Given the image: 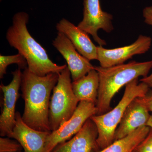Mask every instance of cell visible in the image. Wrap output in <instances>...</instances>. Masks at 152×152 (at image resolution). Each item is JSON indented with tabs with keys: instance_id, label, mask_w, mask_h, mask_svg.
I'll use <instances>...</instances> for the list:
<instances>
[{
	"instance_id": "1",
	"label": "cell",
	"mask_w": 152,
	"mask_h": 152,
	"mask_svg": "<svg viewBox=\"0 0 152 152\" xmlns=\"http://www.w3.org/2000/svg\"><path fill=\"white\" fill-rule=\"evenodd\" d=\"M58 77L57 73L38 76L28 68L22 72L21 90L25 107L22 118L30 127L51 132L49 122L50 99Z\"/></svg>"
},
{
	"instance_id": "2",
	"label": "cell",
	"mask_w": 152,
	"mask_h": 152,
	"mask_svg": "<svg viewBox=\"0 0 152 152\" xmlns=\"http://www.w3.org/2000/svg\"><path fill=\"white\" fill-rule=\"evenodd\" d=\"M29 19L28 14L25 12H18L14 15L12 24L6 34L9 45L24 57L28 69L35 75L45 76L51 73H59L67 66L58 65L50 59L46 50L28 30Z\"/></svg>"
},
{
	"instance_id": "3",
	"label": "cell",
	"mask_w": 152,
	"mask_h": 152,
	"mask_svg": "<svg viewBox=\"0 0 152 152\" xmlns=\"http://www.w3.org/2000/svg\"><path fill=\"white\" fill-rule=\"evenodd\" d=\"M152 69V60L143 62L132 61L110 67L95 66L99 78L96 115L110 111L112 99L116 94L135 79L148 76Z\"/></svg>"
},
{
	"instance_id": "4",
	"label": "cell",
	"mask_w": 152,
	"mask_h": 152,
	"mask_svg": "<svg viewBox=\"0 0 152 152\" xmlns=\"http://www.w3.org/2000/svg\"><path fill=\"white\" fill-rule=\"evenodd\" d=\"M150 91L148 86L136 79L125 86L121 99L114 108L101 115H95L91 119L97 128L98 135L96 141V151L105 148L114 141V134L125 111L132 101L142 97Z\"/></svg>"
},
{
	"instance_id": "5",
	"label": "cell",
	"mask_w": 152,
	"mask_h": 152,
	"mask_svg": "<svg viewBox=\"0 0 152 152\" xmlns=\"http://www.w3.org/2000/svg\"><path fill=\"white\" fill-rule=\"evenodd\" d=\"M58 76L50 102L49 122L51 132L70 118L80 102L74 94L67 66L58 73Z\"/></svg>"
},
{
	"instance_id": "6",
	"label": "cell",
	"mask_w": 152,
	"mask_h": 152,
	"mask_svg": "<svg viewBox=\"0 0 152 152\" xmlns=\"http://www.w3.org/2000/svg\"><path fill=\"white\" fill-rule=\"evenodd\" d=\"M97 113L96 104L86 101L80 102L70 118L48 136L45 152H52L58 145L75 136L80 130L87 120Z\"/></svg>"
},
{
	"instance_id": "7",
	"label": "cell",
	"mask_w": 152,
	"mask_h": 152,
	"mask_svg": "<svg viewBox=\"0 0 152 152\" xmlns=\"http://www.w3.org/2000/svg\"><path fill=\"white\" fill-rule=\"evenodd\" d=\"M83 19L77 26L92 36L94 40L100 46L106 45L105 41L99 37L98 31L102 29L110 33L114 29L111 14L103 11L100 0H83Z\"/></svg>"
},
{
	"instance_id": "8",
	"label": "cell",
	"mask_w": 152,
	"mask_h": 152,
	"mask_svg": "<svg viewBox=\"0 0 152 152\" xmlns=\"http://www.w3.org/2000/svg\"><path fill=\"white\" fill-rule=\"evenodd\" d=\"M13 78L9 84L5 86L1 83V89L4 94V104L0 116V135L9 137L13 131L16 124V105L20 96L19 89L21 87L22 72L18 69L12 72Z\"/></svg>"
},
{
	"instance_id": "9",
	"label": "cell",
	"mask_w": 152,
	"mask_h": 152,
	"mask_svg": "<svg viewBox=\"0 0 152 152\" xmlns=\"http://www.w3.org/2000/svg\"><path fill=\"white\" fill-rule=\"evenodd\" d=\"M151 44V38L140 35L134 42L126 46L108 49L99 46H97V60L102 67L122 64L135 55L146 53Z\"/></svg>"
},
{
	"instance_id": "10",
	"label": "cell",
	"mask_w": 152,
	"mask_h": 152,
	"mask_svg": "<svg viewBox=\"0 0 152 152\" xmlns=\"http://www.w3.org/2000/svg\"><path fill=\"white\" fill-rule=\"evenodd\" d=\"M52 45L66 61L73 81L80 78L95 69L89 60L77 50L71 41L63 33L58 32Z\"/></svg>"
},
{
	"instance_id": "11",
	"label": "cell",
	"mask_w": 152,
	"mask_h": 152,
	"mask_svg": "<svg viewBox=\"0 0 152 152\" xmlns=\"http://www.w3.org/2000/svg\"><path fill=\"white\" fill-rule=\"evenodd\" d=\"M16 124L9 138H13L21 145L23 151L45 152L47 137L51 132L37 130L26 124L18 112L16 114Z\"/></svg>"
},
{
	"instance_id": "12",
	"label": "cell",
	"mask_w": 152,
	"mask_h": 152,
	"mask_svg": "<svg viewBox=\"0 0 152 152\" xmlns=\"http://www.w3.org/2000/svg\"><path fill=\"white\" fill-rule=\"evenodd\" d=\"M137 98L132 101L125 111L114 134V141L119 140L142 127L147 126L151 115Z\"/></svg>"
},
{
	"instance_id": "13",
	"label": "cell",
	"mask_w": 152,
	"mask_h": 152,
	"mask_svg": "<svg viewBox=\"0 0 152 152\" xmlns=\"http://www.w3.org/2000/svg\"><path fill=\"white\" fill-rule=\"evenodd\" d=\"M98 135L96 126L90 118L72 138L58 145L52 152H95Z\"/></svg>"
},
{
	"instance_id": "14",
	"label": "cell",
	"mask_w": 152,
	"mask_h": 152,
	"mask_svg": "<svg viewBox=\"0 0 152 152\" xmlns=\"http://www.w3.org/2000/svg\"><path fill=\"white\" fill-rule=\"evenodd\" d=\"M56 28L69 39L83 56L90 61L97 60V46L93 43L88 34L65 18L57 24Z\"/></svg>"
},
{
	"instance_id": "15",
	"label": "cell",
	"mask_w": 152,
	"mask_h": 152,
	"mask_svg": "<svg viewBox=\"0 0 152 152\" xmlns=\"http://www.w3.org/2000/svg\"><path fill=\"white\" fill-rule=\"evenodd\" d=\"M74 94L78 100L96 104L97 101L99 86V78L95 69L90 71L86 75L72 82Z\"/></svg>"
},
{
	"instance_id": "16",
	"label": "cell",
	"mask_w": 152,
	"mask_h": 152,
	"mask_svg": "<svg viewBox=\"0 0 152 152\" xmlns=\"http://www.w3.org/2000/svg\"><path fill=\"white\" fill-rule=\"evenodd\" d=\"M150 129L148 126L139 128L124 137L114 141L105 148L93 152H134L139 144L146 137Z\"/></svg>"
},
{
	"instance_id": "17",
	"label": "cell",
	"mask_w": 152,
	"mask_h": 152,
	"mask_svg": "<svg viewBox=\"0 0 152 152\" xmlns=\"http://www.w3.org/2000/svg\"><path fill=\"white\" fill-rule=\"evenodd\" d=\"M12 64L18 65V69H24L28 68V64L26 58L21 54L12 56H0V78L3 79L7 73V68Z\"/></svg>"
},
{
	"instance_id": "18",
	"label": "cell",
	"mask_w": 152,
	"mask_h": 152,
	"mask_svg": "<svg viewBox=\"0 0 152 152\" xmlns=\"http://www.w3.org/2000/svg\"><path fill=\"white\" fill-rule=\"evenodd\" d=\"M23 150L21 145L16 140L0 138V152H20Z\"/></svg>"
},
{
	"instance_id": "19",
	"label": "cell",
	"mask_w": 152,
	"mask_h": 152,
	"mask_svg": "<svg viewBox=\"0 0 152 152\" xmlns=\"http://www.w3.org/2000/svg\"><path fill=\"white\" fill-rule=\"evenodd\" d=\"M143 16L145 23L152 26V6L146 7L144 8L143 10ZM140 81L146 84L150 88H151L152 91V73L149 75L141 79Z\"/></svg>"
},
{
	"instance_id": "20",
	"label": "cell",
	"mask_w": 152,
	"mask_h": 152,
	"mask_svg": "<svg viewBox=\"0 0 152 152\" xmlns=\"http://www.w3.org/2000/svg\"><path fill=\"white\" fill-rule=\"evenodd\" d=\"M143 140L137 147L134 152H152V129Z\"/></svg>"
},
{
	"instance_id": "21",
	"label": "cell",
	"mask_w": 152,
	"mask_h": 152,
	"mask_svg": "<svg viewBox=\"0 0 152 152\" xmlns=\"http://www.w3.org/2000/svg\"><path fill=\"white\" fill-rule=\"evenodd\" d=\"M137 99L149 111L152 113V91H149L143 97L137 98Z\"/></svg>"
},
{
	"instance_id": "22",
	"label": "cell",
	"mask_w": 152,
	"mask_h": 152,
	"mask_svg": "<svg viewBox=\"0 0 152 152\" xmlns=\"http://www.w3.org/2000/svg\"><path fill=\"white\" fill-rule=\"evenodd\" d=\"M147 126L152 129V114L151 115L149 120L148 121L147 123Z\"/></svg>"
},
{
	"instance_id": "23",
	"label": "cell",
	"mask_w": 152,
	"mask_h": 152,
	"mask_svg": "<svg viewBox=\"0 0 152 152\" xmlns=\"http://www.w3.org/2000/svg\"><path fill=\"white\" fill-rule=\"evenodd\" d=\"M0 1H3V0H0Z\"/></svg>"
},
{
	"instance_id": "24",
	"label": "cell",
	"mask_w": 152,
	"mask_h": 152,
	"mask_svg": "<svg viewBox=\"0 0 152 152\" xmlns=\"http://www.w3.org/2000/svg\"></svg>"
}]
</instances>
